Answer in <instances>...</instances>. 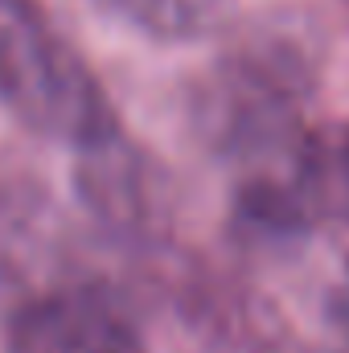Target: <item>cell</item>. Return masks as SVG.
<instances>
[{"instance_id": "5", "label": "cell", "mask_w": 349, "mask_h": 353, "mask_svg": "<svg viewBox=\"0 0 349 353\" xmlns=\"http://www.w3.org/2000/svg\"><path fill=\"white\" fill-rule=\"evenodd\" d=\"M123 25L140 29L157 41H189L201 37L218 21L222 0H94Z\"/></svg>"}, {"instance_id": "4", "label": "cell", "mask_w": 349, "mask_h": 353, "mask_svg": "<svg viewBox=\"0 0 349 353\" xmlns=\"http://www.w3.org/2000/svg\"><path fill=\"white\" fill-rule=\"evenodd\" d=\"M292 185L308 205V214L325 210V214L349 218V123L325 128L300 144Z\"/></svg>"}, {"instance_id": "2", "label": "cell", "mask_w": 349, "mask_h": 353, "mask_svg": "<svg viewBox=\"0 0 349 353\" xmlns=\"http://www.w3.org/2000/svg\"><path fill=\"white\" fill-rule=\"evenodd\" d=\"M4 353H148V341L111 288L70 283L12 312Z\"/></svg>"}, {"instance_id": "1", "label": "cell", "mask_w": 349, "mask_h": 353, "mask_svg": "<svg viewBox=\"0 0 349 353\" xmlns=\"http://www.w3.org/2000/svg\"><path fill=\"white\" fill-rule=\"evenodd\" d=\"M0 103L37 136L87 152L119 140L103 83L37 0H0Z\"/></svg>"}, {"instance_id": "3", "label": "cell", "mask_w": 349, "mask_h": 353, "mask_svg": "<svg viewBox=\"0 0 349 353\" xmlns=\"http://www.w3.org/2000/svg\"><path fill=\"white\" fill-rule=\"evenodd\" d=\"M83 193L90 197L94 214H103L111 226H148L157 210V181L148 165L119 140L90 152V165L83 169Z\"/></svg>"}]
</instances>
